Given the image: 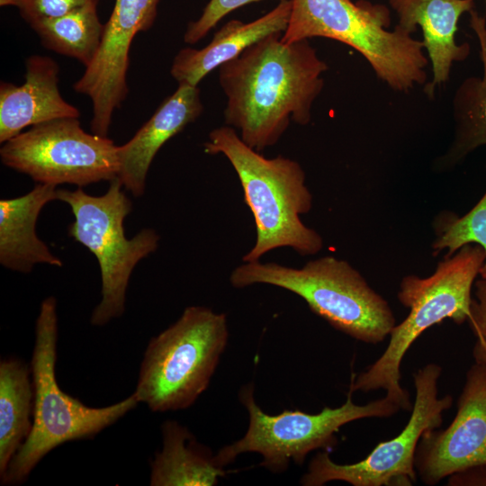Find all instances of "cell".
Instances as JSON below:
<instances>
[{
    "instance_id": "cell-1",
    "label": "cell",
    "mask_w": 486,
    "mask_h": 486,
    "mask_svg": "<svg viewBox=\"0 0 486 486\" xmlns=\"http://www.w3.org/2000/svg\"><path fill=\"white\" fill-rule=\"evenodd\" d=\"M270 34L219 68L225 124L260 152L276 144L292 121L305 126L328 67L309 40L290 44Z\"/></svg>"
},
{
    "instance_id": "cell-2",
    "label": "cell",
    "mask_w": 486,
    "mask_h": 486,
    "mask_svg": "<svg viewBox=\"0 0 486 486\" xmlns=\"http://www.w3.org/2000/svg\"><path fill=\"white\" fill-rule=\"evenodd\" d=\"M203 148L205 153L221 154L230 161L253 214L256 238L243 262L259 261L267 252L283 247L302 256L321 250V236L301 219L310 211L312 196L297 161L281 155L264 157L228 125L212 130Z\"/></svg>"
},
{
    "instance_id": "cell-3",
    "label": "cell",
    "mask_w": 486,
    "mask_h": 486,
    "mask_svg": "<svg viewBox=\"0 0 486 486\" xmlns=\"http://www.w3.org/2000/svg\"><path fill=\"white\" fill-rule=\"evenodd\" d=\"M485 259V251L480 245L467 244L445 257L430 276H405L398 298L410 312L401 323L392 328L382 356L365 371L352 375L349 390L369 392L382 389L402 410H411L413 404L409 393L400 383L403 357L414 341L430 327L446 319L458 325L468 320L472 287Z\"/></svg>"
},
{
    "instance_id": "cell-4",
    "label": "cell",
    "mask_w": 486,
    "mask_h": 486,
    "mask_svg": "<svg viewBox=\"0 0 486 486\" xmlns=\"http://www.w3.org/2000/svg\"><path fill=\"white\" fill-rule=\"evenodd\" d=\"M289 22L282 35L287 44L323 37L358 51L376 76L393 91L408 93L428 79L424 43L391 23L386 6L368 1L291 0Z\"/></svg>"
},
{
    "instance_id": "cell-5",
    "label": "cell",
    "mask_w": 486,
    "mask_h": 486,
    "mask_svg": "<svg viewBox=\"0 0 486 486\" xmlns=\"http://www.w3.org/2000/svg\"><path fill=\"white\" fill-rule=\"evenodd\" d=\"M57 340V302L48 297L41 302L36 320L31 364L34 390L32 428L1 476L4 485L23 482L51 450L67 442L94 437L140 403L133 392L112 405L93 408L65 393L56 379Z\"/></svg>"
},
{
    "instance_id": "cell-6",
    "label": "cell",
    "mask_w": 486,
    "mask_h": 486,
    "mask_svg": "<svg viewBox=\"0 0 486 486\" xmlns=\"http://www.w3.org/2000/svg\"><path fill=\"white\" fill-rule=\"evenodd\" d=\"M230 281L235 288L265 284L290 291L333 328L367 344L382 342L395 326L389 303L357 270L334 256L310 260L301 268L245 262Z\"/></svg>"
},
{
    "instance_id": "cell-7",
    "label": "cell",
    "mask_w": 486,
    "mask_h": 486,
    "mask_svg": "<svg viewBox=\"0 0 486 486\" xmlns=\"http://www.w3.org/2000/svg\"><path fill=\"white\" fill-rule=\"evenodd\" d=\"M228 340L224 313L187 307L149 341L134 392L139 401L154 412L189 408L208 388Z\"/></svg>"
},
{
    "instance_id": "cell-8",
    "label": "cell",
    "mask_w": 486,
    "mask_h": 486,
    "mask_svg": "<svg viewBox=\"0 0 486 486\" xmlns=\"http://www.w3.org/2000/svg\"><path fill=\"white\" fill-rule=\"evenodd\" d=\"M122 186L116 177L100 196L90 195L81 187L57 190V199L68 204L75 217L68 226L69 237L92 252L99 264L102 299L91 315L94 326H104L122 315L130 274L140 260L157 250L160 238L153 229H143L127 238L123 222L132 204Z\"/></svg>"
},
{
    "instance_id": "cell-9",
    "label": "cell",
    "mask_w": 486,
    "mask_h": 486,
    "mask_svg": "<svg viewBox=\"0 0 486 486\" xmlns=\"http://www.w3.org/2000/svg\"><path fill=\"white\" fill-rule=\"evenodd\" d=\"M352 394L349 390L340 407H325L317 414L284 410L278 415H268L255 400L253 383H248L239 392L240 402L248 413V430L242 438L220 449L215 460L224 467L241 454L257 453L263 457L261 466L282 472L291 461L302 464L313 450L332 449L338 444L336 433L344 425L362 418H389L401 410L387 396L356 405Z\"/></svg>"
},
{
    "instance_id": "cell-10",
    "label": "cell",
    "mask_w": 486,
    "mask_h": 486,
    "mask_svg": "<svg viewBox=\"0 0 486 486\" xmlns=\"http://www.w3.org/2000/svg\"><path fill=\"white\" fill-rule=\"evenodd\" d=\"M2 163L38 184L84 187L118 177V146L88 133L78 118H62L31 127L5 141Z\"/></svg>"
},
{
    "instance_id": "cell-11",
    "label": "cell",
    "mask_w": 486,
    "mask_h": 486,
    "mask_svg": "<svg viewBox=\"0 0 486 486\" xmlns=\"http://www.w3.org/2000/svg\"><path fill=\"white\" fill-rule=\"evenodd\" d=\"M441 372L440 365L431 363L413 374L415 400L410 418L398 436L380 442L364 459L355 464H339L327 452L319 453L310 462L301 484L321 486L341 481L353 486H410L416 482L418 442L427 430L441 426L443 412L453 403L449 394L438 397Z\"/></svg>"
},
{
    "instance_id": "cell-12",
    "label": "cell",
    "mask_w": 486,
    "mask_h": 486,
    "mask_svg": "<svg viewBox=\"0 0 486 486\" xmlns=\"http://www.w3.org/2000/svg\"><path fill=\"white\" fill-rule=\"evenodd\" d=\"M486 464V364L467 371L454 420L445 429H429L415 454V470L428 486L456 472Z\"/></svg>"
},
{
    "instance_id": "cell-13",
    "label": "cell",
    "mask_w": 486,
    "mask_h": 486,
    "mask_svg": "<svg viewBox=\"0 0 486 486\" xmlns=\"http://www.w3.org/2000/svg\"><path fill=\"white\" fill-rule=\"evenodd\" d=\"M58 72V65L51 58L32 55L25 60L22 85L1 82V143L28 127L62 118H79V110L59 93Z\"/></svg>"
},
{
    "instance_id": "cell-14",
    "label": "cell",
    "mask_w": 486,
    "mask_h": 486,
    "mask_svg": "<svg viewBox=\"0 0 486 486\" xmlns=\"http://www.w3.org/2000/svg\"><path fill=\"white\" fill-rule=\"evenodd\" d=\"M399 17L398 28L412 34L422 30L424 48L432 65V80L424 91L431 99L436 87L449 80L452 66L470 55L468 42L456 43L457 24L463 14L474 7V0H388Z\"/></svg>"
},
{
    "instance_id": "cell-15",
    "label": "cell",
    "mask_w": 486,
    "mask_h": 486,
    "mask_svg": "<svg viewBox=\"0 0 486 486\" xmlns=\"http://www.w3.org/2000/svg\"><path fill=\"white\" fill-rule=\"evenodd\" d=\"M200 88L179 83L176 90L125 144L118 146V178L134 196L145 192L149 166L160 148L202 112Z\"/></svg>"
},
{
    "instance_id": "cell-16",
    "label": "cell",
    "mask_w": 486,
    "mask_h": 486,
    "mask_svg": "<svg viewBox=\"0 0 486 486\" xmlns=\"http://www.w3.org/2000/svg\"><path fill=\"white\" fill-rule=\"evenodd\" d=\"M291 10V0L281 1L274 9L252 22H228L203 48L179 50L171 66V76L178 84L197 86L211 71L238 57L252 44L270 34L284 33Z\"/></svg>"
},
{
    "instance_id": "cell-17",
    "label": "cell",
    "mask_w": 486,
    "mask_h": 486,
    "mask_svg": "<svg viewBox=\"0 0 486 486\" xmlns=\"http://www.w3.org/2000/svg\"><path fill=\"white\" fill-rule=\"evenodd\" d=\"M57 186L38 184L24 195L0 201V263L23 274L38 264L60 267L63 262L51 253L36 233L42 208L57 199Z\"/></svg>"
},
{
    "instance_id": "cell-18",
    "label": "cell",
    "mask_w": 486,
    "mask_h": 486,
    "mask_svg": "<svg viewBox=\"0 0 486 486\" xmlns=\"http://www.w3.org/2000/svg\"><path fill=\"white\" fill-rule=\"evenodd\" d=\"M163 446L151 462L152 486H212L226 474L211 450L176 421L162 425Z\"/></svg>"
},
{
    "instance_id": "cell-19",
    "label": "cell",
    "mask_w": 486,
    "mask_h": 486,
    "mask_svg": "<svg viewBox=\"0 0 486 486\" xmlns=\"http://www.w3.org/2000/svg\"><path fill=\"white\" fill-rule=\"evenodd\" d=\"M482 64V75L462 81L452 102L454 134L447 152L438 160L443 168L453 167L477 148L486 145V18L474 9L469 12Z\"/></svg>"
},
{
    "instance_id": "cell-20",
    "label": "cell",
    "mask_w": 486,
    "mask_h": 486,
    "mask_svg": "<svg viewBox=\"0 0 486 486\" xmlns=\"http://www.w3.org/2000/svg\"><path fill=\"white\" fill-rule=\"evenodd\" d=\"M34 390L30 369L16 358L0 363V476L28 438Z\"/></svg>"
},
{
    "instance_id": "cell-21",
    "label": "cell",
    "mask_w": 486,
    "mask_h": 486,
    "mask_svg": "<svg viewBox=\"0 0 486 486\" xmlns=\"http://www.w3.org/2000/svg\"><path fill=\"white\" fill-rule=\"evenodd\" d=\"M97 5L98 0H92L64 15L35 20L29 24L45 48L76 58L86 68L100 48L104 30Z\"/></svg>"
},
{
    "instance_id": "cell-22",
    "label": "cell",
    "mask_w": 486,
    "mask_h": 486,
    "mask_svg": "<svg viewBox=\"0 0 486 486\" xmlns=\"http://www.w3.org/2000/svg\"><path fill=\"white\" fill-rule=\"evenodd\" d=\"M159 0H115L104 24L98 54L104 61L123 66L129 63L130 44L138 32L155 22Z\"/></svg>"
},
{
    "instance_id": "cell-23",
    "label": "cell",
    "mask_w": 486,
    "mask_h": 486,
    "mask_svg": "<svg viewBox=\"0 0 486 486\" xmlns=\"http://www.w3.org/2000/svg\"><path fill=\"white\" fill-rule=\"evenodd\" d=\"M437 236L432 248L435 253L447 249L448 257L467 244L480 245L486 255V193L480 201L462 217L446 214L439 218L436 226ZM486 279V259L480 271Z\"/></svg>"
},
{
    "instance_id": "cell-24",
    "label": "cell",
    "mask_w": 486,
    "mask_h": 486,
    "mask_svg": "<svg viewBox=\"0 0 486 486\" xmlns=\"http://www.w3.org/2000/svg\"><path fill=\"white\" fill-rule=\"evenodd\" d=\"M259 1L263 0H210L201 16L188 24L184 41L188 44L197 43L227 14L241 6Z\"/></svg>"
},
{
    "instance_id": "cell-25",
    "label": "cell",
    "mask_w": 486,
    "mask_h": 486,
    "mask_svg": "<svg viewBox=\"0 0 486 486\" xmlns=\"http://www.w3.org/2000/svg\"><path fill=\"white\" fill-rule=\"evenodd\" d=\"M475 296L467 320L476 338L472 356L475 362L486 364V279L475 283Z\"/></svg>"
},
{
    "instance_id": "cell-26",
    "label": "cell",
    "mask_w": 486,
    "mask_h": 486,
    "mask_svg": "<svg viewBox=\"0 0 486 486\" xmlns=\"http://www.w3.org/2000/svg\"><path fill=\"white\" fill-rule=\"evenodd\" d=\"M92 0H21L18 9L22 17L32 21L64 15Z\"/></svg>"
},
{
    "instance_id": "cell-27",
    "label": "cell",
    "mask_w": 486,
    "mask_h": 486,
    "mask_svg": "<svg viewBox=\"0 0 486 486\" xmlns=\"http://www.w3.org/2000/svg\"><path fill=\"white\" fill-rule=\"evenodd\" d=\"M448 486H486V464L475 466L448 477Z\"/></svg>"
},
{
    "instance_id": "cell-28",
    "label": "cell",
    "mask_w": 486,
    "mask_h": 486,
    "mask_svg": "<svg viewBox=\"0 0 486 486\" xmlns=\"http://www.w3.org/2000/svg\"><path fill=\"white\" fill-rule=\"evenodd\" d=\"M21 0H0V5L1 6H15L18 7Z\"/></svg>"
},
{
    "instance_id": "cell-29",
    "label": "cell",
    "mask_w": 486,
    "mask_h": 486,
    "mask_svg": "<svg viewBox=\"0 0 486 486\" xmlns=\"http://www.w3.org/2000/svg\"><path fill=\"white\" fill-rule=\"evenodd\" d=\"M485 9H486V0H485Z\"/></svg>"
}]
</instances>
